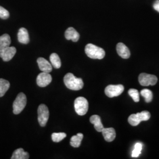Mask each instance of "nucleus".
Instances as JSON below:
<instances>
[{
  "mask_svg": "<svg viewBox=\"0 0 159 159\" xmlns=\"http://www.w3.org/2000/svg\"><path fill=\"white\" fill-rule=\"evenodd\" d=\"M64 83L68 89L74 91L82 89L84 86L83 80L75 77L72 73H67L64 76Z\"/></svg>",
  "mask_w": 159,
  "mask_h": 159,
  "instance_id": "nucleus-1",
  "label": "nucleus"
},
{
  "mask_svg": "<svg viewBox=\"0 0 159 159\" xmlns=\"http://www.w3.org/2000/svg\"><path fill=\"white\" fill-rule=\"evenodd\" d=\"M86 55L92 59L102 60L106 54L105 51L99 47L93 44H88L85 47Z\"/></svg>",
  "mask_w": 159,
  "mask_h": 159,
  "instance_id": "nucleus-2",
  "label": "nucleus"
},
{
  "mask_svg": "<svg viewBox=\"0 0 159 159\" xmlns=\"http://www.w3.org/2000/svg\"><path fill=\"white\" fill-rule=\"evenodd\" d=\"M150 117V113L148 111H143L140 113L131 114L128 119V121L131 125L136 126L143 121H148Z\"/></svg>",
  "mask_w": 159,
  "mask_h": 159,
  "instance_id": "nucleus-3",
  "label": "nucleus"
},
{
  "mask_svg": "<svg viewBox=\"0 0 159 159\" xmlns=\"http://www.w3.org/2000/svg\"><path fill=\"white\" fill-rule=\"evenodd\" d=\"M74 109L79 116H84L89 110V102L87 100L83 97H77L74 101Z\"/></svg>",
  "mask_w": 159,
  "mask_h": 159,
  "instance_id": "nucleus-4",
  "label": "nucleus"
},
{
  "mask_svg": "<svg viewBox=\"0 0 159 159\" xmlns=\"http://www.w3.org/2000/svg\"><path fill=\"white\" fill-rule=\"evenodd\" d=\"M27 104V97L23 93H20L18 94L16 100L13 102L12 108L13 113L14 114H18L25 108Z\"/></svg>",
  "mask_w": 159,
  "mask_h": 159,
  "instance_id": "nucleus-5",
  "label": "nucleus"
},
{
  "mask_svg": "<svg viewBox=\"0 0 159 159\" xmlns=\"http://www.w3.org/2000/svg\"><path fill=\"white\" fill-rule=\"evenodd\" d=\"M49 110L45 104H40L38 108V120L41 127H45L49 118Z\"/></svg>",
  "mask_w": 159,
  "mask_h": 159,
  "instance_id": "nucleus-6",
  "label": "nucleus"
},
{
  "mask_svg": "<svg viewBox=\"0 0 159 159\" xmlns=\"http://www.w3.org/2000/svg\"><path fill=\"white\" fill-rule=\"evenodd\" d=\"M157 77L152 74L141 73L139 77V81L140 85L143 86L154 85L157 82Z\"/></svg>",
  "mask_w": 159,
  "mask_h": 159,
  "instance_id": "nucleus-7",
  "label": "nucleus"
},
{
  "mask_svg": "<svg viewBox=\"0 0 159 159\" xmlns=\"http://www.w3.org/2000/svg\"><path fill=\"white\" fill-rule=\"evenodd\" d=\"M125 90L124 86L121 84L108 85L105 89V94L110 98L120 96Z\"/></svg>",
  "mask_w": 159,
  "mask_h": 159,
  "instance_id": "nucleus-8",
  "label": "nucleus"
},
{
  "mask_svg": "<svg viewBox=\"0 0 159 159\" xmlns=\"http://www.w3.org/2000/svg\"><path fill=\"white\" fill-rule=\"evenodd\" d=\"M51 81L52 77L49 73H41L37 77V84L41 87H45L49 85L51 83Z\"/></svg>",
  "mask_w": 159,
  "mask_h": 159,
  "instance_id": "nucleus-9",
  "label": "nucleus"
},
{
  "mask_svg": "<svg viewBox=\"0 0 159 159\" xmlns=\"http://www.w3.org/2000/svg\"><path fill=\"white\" fill-rule=\"evenodd\" d=\"M17 50L14 47H7L0 51V57L4 61H9L15 56Z\"/></svg>",
  "mask_w": 159,
  "mask_h": 159,
  "instance_id": "nucleus-10",
  "label": "nucleus"
},
{
  "mask_svg": "<svg viewBox=\"0 0 159 159\" xmlns=\"http://www.w3.org/2000/svg\"><path fill=\"white\" fill-rule=\"evenodd\" d=\"M116 50L119 56L124 59H127L130 56V51L129 49L122 43L117 44L116 46Z\"/></svg>",
  "mask_w": 159,
  "mask_h": 159,
  "instance_id": "nucleus-11",
  "label": "nucleus"
},
{
  "mask_svg": "<svg viewBox=\"0 0 159 159\" xmlns=\"http://www.w3.org/2000/svg\"><path fill=\"white\" fill-rule=\"evenodd\" d=\"M37 63L41 71L46 73H50L52 71V67L50 63L43 57H40L37 59Z\"/></svg>",
  "mask_w": 159,
  "mask_h": 159,
  "instance_id": "nucleus-12",
  "label": "nucleus"
},
{
  "mask_svg": "<svg viewBox=\"0 0 159 159\" xmlns=\"http://www.w3.org/2000/svg\"><path fill=\"white\" fill-rule=\"evenodd\" d=\"M102 136L105 140L107 142H113L115 139L116 136V133L114 129L110 127V128H104L102 131Z\"/></svg>",
  "mask_w": 159,
  "mask_h": 159,
  "instance_id": "nucleus-13",
  "label": "nucleus"
},
{
  "mask_svg": "<svg viewBox=\"0 0 159 159\" xmlns=\"http://www.w3.org/2000/svg\"><path fill=\"white\" fill-rule=\"evenodd\" d=\"M65 37L67 40L77 42L79 40L80 34L73 27H69L65 32Z\"/></svg>",
  "mask_w": 159,
  "mask_h": 159,
  "instance_id": "nucleus-14",
  "label": "nucleus"
},
{
  "mask_svg": "<svg viewBox=\"0 0 159 159\" xmlns=\"http://www.w3.org/2000/svg\"><path fill=\"white\" fill-rule=\"evenodd\" d=\"M18 40L21 43L27 44L30 42V38L28 31L25 28H21L18 33Z\"/></svg>",
  "mask_w": 159,
  "mask_h": 159,
  "instance_id": "nucleus-15",
  "label": "nucleus"
},
{
  "mask_svg": "<svg viewBox=\"0 0 159 159\" xmlns=\"http://www.w3.org/2000/svg\"><path fill=\"white\" fill-rule=\"evenodd\" d=\"M90 121L91 124L94 125V128L97 131L102 132L104 129V126L101 121V118L98 115H93L90 117Z\"/></svg>",
  "mask_w": 159,
  "mask_h": 159,
  "instance_id": "nucleus-16",
  "label": "nucleus"
},
{
  "mask_svg": "<svg viewBox=\"0 0 159 159\" xmlns=\"http://www.w3.org/2000/svg\"><path fill=\"white\" fill-rule=\"evenodd\" d=\"M30 155L28 152H26L22 148L16 150L12 155L11 159H28Z\"/></svg>",
  "mask_w": 159,
  "mask_h": 159,
  "instance_id": "nucleus-17",
  "label": "nucleus"
},
{
  "mask_svg": "<svg viewBox=\"0 0 159 159\" xmlns=\"http://www.w3.org/2000/svg\"><path fill=\"white\" fill-rule=\"evenodd\" d=\"M11 42V38L8 34H4L0 36V51L9 47Z\"/></svg>",
  "mask_w": 159,
  "mask_h": 159,
  "instance_id": "nucleus-18",
  "label": "nucleus"
},
{
  "mask_svg": "<svg viewBox=\"0 0 159 159\" xmlns=\"http://www.w3.org/2000/svg\"><path fill=\"white\" fill-rule=\"evenodd\" d=\"M83 139V134L82 133H77V135L73 136L71 138L70 145L73 148H79Z\"/></svg>",
  "mask_w": 159,
  "mask_h": 159,
  "instance_id": "nucleus-19",
  "label": "nucleus"
},
{
  "mask_svg": "<svg viewBox=\"0 0 159 159\" xmlns=\"http://www.w3.org/2000/svg\"><path fill=\"white\" fill-rule=\"evenodd\" d=\"M10 86L8 81L3 79H0V97L4 96L8 91Z\"/></svg>",
  "mask_w": 159,
  "mask_h": 159,
  "instance_id": "nucleus-20",
  "label": "nucleus"
},
{
  "mask_svg": "<svg viewBox=\"0 0 159 159\" xmlns=\"http://www.w3.org/2000/svg\"><path fill=\"white\" fill-rule=\"evenodd\" d=\"M50 60L51 65L55 68H60L61 66V60L58 55L56 53H52L50 56Z\"/></svg>",
  "mask_w": 159,
  "mask_h": 159,
  "instance_id": "nucleus-21",
  "label": "nucleus"
},
{
  "mask_svg": "<svg viewBox=\"0 0 159 159\" xmlns=\"http://www.w3.org/2000/svg\"><path fill=\"white\" fill-rule=\"evenodd\" d=\"M141 95L145 98V102H151L153 100V93L148 89H143L140 92Z\"/></svg>",
  "mask_w": 159,
  "mask_h": 159,
  "instance_id": "nucleus-22",
  "label": "nucleus"
},
{
  "mask_svg": "<svg viewBox=\"0 0 159 159\" xmlns=\"http://www.w3.org/2000/svg\"><path fill=\"white\" fill-rule=\"evenodd\" d=\"M66 136L67 134L65 133H54L51 135V139L54 142L58 143L63 140Z\"/></svg>",
  "mask_w": 159,
  "mask_h": 159,
  "instance_id": "nucleus-23",
  "label": "nucleus"
},
{
  "mask_svg": "<svg viewBox=\"0 0 159 159\" xmlns=\"http://www.w3.org/2000/svg\"><path fill=\"white\" fill-rule=\"evenodd\" d=\"M129 96L133 99V100L135 102H139L140 100V96H139V93L136 89H131L129 90Z\"/></svg>",
  "mask_w": 159,
  "mask_h": 159,
  "instance_id": "nucleus-24",
  "label": "nucleus"
},
{
  "mask_svg": "<svg viewBox=\"0 0 159 159\" xmlns=\"http://www.w3.org/2000/svg\"><path fill=\"white\" fill-rule=\"evenodd\" d=\"M142 149V145L140 143H137L135 145L134 149L132 153V157H137L141 153V151Z\"/></svg>",
  "mask_w": 159,
  "mask_h": 159,
  "instance_id": "nucleus-25",
  "label": "nucleus"
},
{
  "mask_svg": "<svg viewBox=\"0 0 159 159\" xmlns=\"http://www.w3.org/2000/svg\"><path fill=\"white\" fill-rule=\"evenodd\" d=\"M10 17V13L4 8L0 6V18L4 20Z\"/></svg>",
  "mask_w": 159,
  "mask_h": 159,
  "instance_id": "nucleus-26",
  "label": "nucleus"
},
{
  "mask_svg": "<svg viewBox=\"0 0 159 159\" xmlns=\"http://www.w3.org/2000/svg\"><path fill=\"white\" fill-rule=\"evenodd\" d=\"M154 9L159 12V0H156L154 3Z\"/></svg>",
  "mask_w": 159,
  "mask_h": 159,
  "instance_id": "nucleus-27",
  "label": "nucleus"
}]
</instances>
